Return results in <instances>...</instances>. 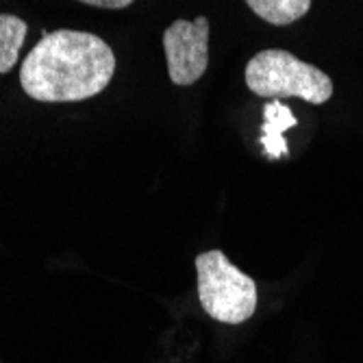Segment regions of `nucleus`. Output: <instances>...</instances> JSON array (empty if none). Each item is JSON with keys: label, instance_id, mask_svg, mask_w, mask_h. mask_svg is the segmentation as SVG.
I'll use <instances>...</instances> for the list:
<instances>
[{"label": "nucleus", "instance_id": "obj_6", "mask_svg": "<svg viewBox=\"0 0 363 363\" xmlns=\"http://www.w3.org/2000/svg\"><path fill=\"white\" fill-rule=\"evenodd\" d=\"M246 5L268 24L287 26L311 9V0H246Z\"/></svg>", "mask_w": 363, "mask_h": 363}, {"label": "nucleus", "instance_id": "obj_4", "mask_svg": "<svg viewBox=\"0 0 363 363\" xmlns=\"http://www.w3.org/2000/svg\"><path fill=\"white\" fill-rule=\"evenodd\" d=\"M168 74L177 85H191L209 65V20L205 16L172 22L163 33Z\"/></svg>", "mask_w": 363, "mask_h": 363}, {"label": "nucleus", "instance_id": "obj_5", "mask_svg": "<svg viewBox=\"0 0 363 363\" xmlns=\"http://www.w3.org/2000/svg\"><path fill=\"white\" fill-rule=\"evenodd\" d=\"M298 124L294 118L291 109L283 105L281 101H272L263 107V126H261V146L263 152L270 159H279L287 155V142H285V130Z\"/></svg>", "mask_w": 363, "mask_h": 363}, {"label": "nucleus", "instance_id": "obj_3", "mask_svg": "<svg viewBox=\"0 0 363 363\" xmlns=\"http://www.w3.org/2000/svg\"><path fill=\"white\" fill-rule=\"evenodd\" d=\"M198 298L205 313L224 324H242L257 309V283L226 259L222 250L196 257Z\"/></svg>", "mask_w": 363, "mask_h": 363}, {"label": "nucleus", "instance_id": "obj_1", "mask_svg": "<svg viewBox=\"0 0 363 363\" xmlns=\"http://www.w3.org/2000/svg\"><path fill=\"white\" fill-rule=\"evenodd\" d=\"M116 72L111 46L94 33L59 28L28 52L20 70L26 96L40 103H77L101 94Z\"/></svg>", "mask_w": 363, "mask_h": 363}, {"label": "nucleus", "instance_id": "obj_7", "mask_svg": "<svg viewBox=\"0 0 363 363\" xmlns=\"http://www.w3.org/2000/svg\"><path fill=\"white\" fill-rule=\"evenodd\" d=\"M26 38V22L11 13H0V74L9 72Z\"/></svg>", "mask_w": 363, "mask_h": 363}, {"label": "nucleus", "instance_id": "obj_2", "mask_svg": "<svg viewBox=\"0 0 363 363\" xmlns=\"http://www.w3.org/2000/svg\"><path fill=\"white\" fill-rule=\"evenodd\" d=\"M246 85L263 98H303L311 105H322L333 96L331 77L281 48L261 50L248 61Z\"/></svg>", "mask_w": 363, "mask_h": 363}, {"label": "nucleus", "instance_id": "obj_8", "mask_svg": "<svg viewBox=\"0 0 363 363\" xmlns=\"http://www.w3.org/2000/svg\"><path fill=\"white\" fill-rule=\"evenodd\" d=\"M79 3L89 5V7H98V9H124L130 3H135V0H79Z\"/></svg>", "mask_w": 363, "mask_h": 363}]
</instances>
